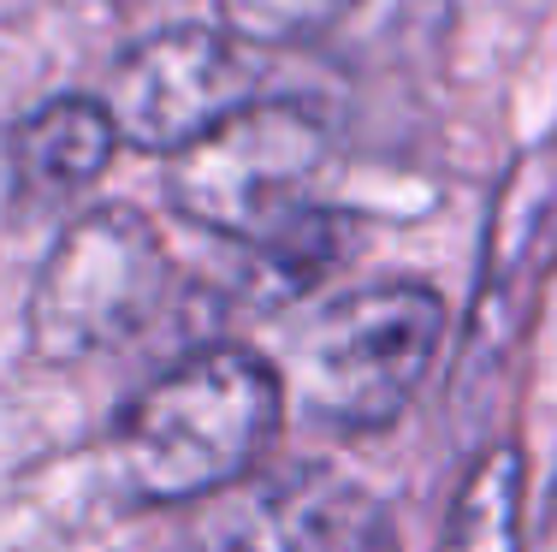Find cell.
<instances>
[{
  "mask_svg": "<svg viewBox=\"0 0 557 552\" xmlns=\"http://www.w3.org/2000/svg\"><path fill=\"white\" fill-rule=\"evenodd\" d=\"M356 0H225V24L244 42H309L333 30Z\"/></svg>",
  "mask_w": 557,
  "mask_h": 552,
  "instance_id": "cell-10",
  "label": "cell"
},
{
  "mask_svg": "<svg viewBox=\"0 0 557 552\" xmlns=\"http://www.w3.org/2000/svg\"><path fill=\"white\" fill-rule=\"evenodd\" d=\"M380 535H386L380 499L326 464L261 469L225 511L232 552H374Z\"/></svg>",
  "mask_w": 557,
  "mask_h": 552,
  "instance_id": "cell-6",
  "label": "cell"
},
{
  "mask_svg": "<svg viewBox=\"0 0 557 552\" xmlns=\"http://www.w3.org/2000/svg\"><path fill=\"white\" fill-rule=\"evenodd\" d=\"M119 149V131L108 108L89 96H54L36 113H24L12 131V173L36 196H72L89 179L108 173Z\"/></svg>",
  "mask_w": 557,
  "mask_h": 552,
  "instance_id": "cell-7",
  "label": "cell"
},
{
  "mask_svg": "<svg viewBox=\"0 0 557 552\" xmlns=\"http://www.w3.org/2000/svg\"><path fill=\"white\" fill-rule=\"evenodd\" d=\"M249 101H256V65L244 60L232 30L178 24L119 60L101 108L119 143L143 155H184Z\"/></svg>",
  "mask_w": 557,
  "mask_h": 552,
  "instance_id": "cell-5",
  "label": "cell"
},
{
  "mask_svg": "<svg viewBox=\"0 0 557 552\" xmlns=\"http://www.w3.org/2000/svg\"><path fill=\"white\" fill-rule=\"evenodd\" d=\"M278 433V375L244 345L172 363L119 416V476L143 505H184L244 488Z\"/></svg>",
  "mask_w": 557,
  "mask_h": 552,
  "instance_id": "cell-1",
  "label": "cell"
},
{
  "mask_svg": "<svg viewBox=\"0 0 557 552\" xmlns=\"http://www.w3.org/2000/svg\"><path fill=\"white\" fill-rule=\"evenodd\" d=\"M249 256H256L261 297H268V304H285V297L309 292L321 273L338 268V256H344V220L333 214V208L314 203L309 214H297L290 226H278L273 238H261Z\"/></svg>",
  "mask_w": 557,
  "mask_h": 552,
  "instance_id": "cell-9",
  "label": "cell"
},
{
  "mask_svg": "<svg viewBox=\"0 0 557 552\" xmlns=\"http://www.w3.org/2000/svg\"><path fill=\"white\" fill-rule=\"evenodd\" d=\"M546 535H552V552H557V488H552V505H546Z\"/></svg>",
  "mask_w": 557,
  "mask_h": 552,
  "instance_id": "cell-11",
  "label": "cell"
},
{
  "mask_svg": "<svg viewBox=\"0 0 557 552\" xmlns=\"http://www.w3.org/2000/svg\"><path fill=\"white\" fill-rule=\"evenodd\" d=\"M522 452L510 440L486 445L450 499L440 552H522Z\"/></svg>",
  "mask_w": 557,
  "mask_h": 552,
  "instance_id": "cell-8",
  "label": "cell"
},
{
  "mask_svg": "<svg viewBox=\"0 0 557 552\" xmlns=\"http://www.w3.org/2000/svg\"><path fill=\"white\" fill-rule=\"evenodd\" d=\"M172 292L166 244L137 208H89L60 232L30 292V351L84 363L119 351L161 315Z\"/></svg>",
  "mask_w": 557,
  "mask_h": 552,
  "instance_id": "cell-3",
  "label": "cell"
},
{
  "mask_svg": "<svg viewBox=\"0 0 557 552\" xmlns=\"http://www.w3.org/2000/svg\"><path fill=\"white\" fill-rule=\"evenodd\" d=\"M326 125L302 101H249L202 143L172 155L166 196L184 220L256 249L314 208Z\"/></svg>",
  "mask_w": 557,
  "mask_h": 552,
  "instance_id": "cell-4",
  "label": "cell"
},
{
  "mask_svg": "<svg viewBox=\"0 0 557 552\" xmlns=\"http://www.w3.org/2000/svg\"><path fill=\"white\" fill-rule=\"evenodd\" d=\"M445 345V297L421 280H380L338 297L297 357V387L321 422L386 428L409 410Z\"/></svg>",
  "mask_w": 557,
  "mask_h": 552,
  "instance_id": "cell-2",
  "label": "cell"
}]
</instances>
